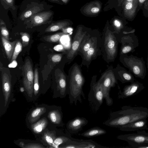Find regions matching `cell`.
<instances>
[{
    "label": "cell",
    "instance_id": "obj_18",
    "mask_svg": "<svg viewBox=\"0 0 148 148\" xmlns=\"http://www.w3.org/2000/svg\"><path fill=\"white\" fill-rule=\"evenodd\" d=\"M47 117L50 123L55 126L63 127L64 125L62 121L63 113L60 106L56 107L54 109L49 111L47 113Z\"/></svg>",
    "mask_w": 148,
    "mask_h": 148
},
{
    "label": "cell",
    "instance_id": "obj_32",
    "mask_svg": "<svg viewBox=\"0 0 148 148\" xmlns=\"http://www.w3.org/2000/svg\"><path fill=\"white\" fill-rule=\"evenodd\" d=\"M18 145L20 147L22 148H45L42 145L36 143H30L27 144L23 141H20L19 142Z\"/></svg>",
    "mask_w": 148,
    "mask_h": 148
},
{
    "label": "cell",
    "instance_id": "obj_7",
    "mask_svg": "<svg viewBox=\"0 0 148 148\" xmlns=\"http://www.w3.org/2000/svg\"><path fill=\"white\" fill-rule=\"evenodd\" d=\"M113 69V68H110L106 70L98 81L102 85L104 99L107 105L108 106H111L113 103V100L110 96V89L117 83V80L115 75Z\"/></svg>",
    "mask_w": 148,
    "mask_h": 148
},
{
    "label": "cell",
    "instance_id": "obj_30",
    "mask_svg": "<svg viewBox=\"0 0 148 148\" xmlns=\"http://www.w3.org/2000/svg\"><path fill=\"white\" fill-rule=\"evenodd\" d=\"M41 10L39 7H34L23 12L20 16V18L21 20H24L25 19L36 14Z\"/></svg>",
    "mask_w": 148,
    "mask_h": 148
},
{
    "label": "cell",
    "instance_id": "obj_1",
    "mask_svg": "<svg viewBox=\"0 0 148 148\" xmlns=\"http://www.w3.org/2000/svg\"><path fill=\"white\" fill-rule=\"evenodd\" d=\"M148 117V108L143 107L125 106L118 111L111 112L109 119L103 124L107 126L120 128L122 126Z\"/></svg>",
    "mask_w": 148,
    "mask_h": 148
},
{
    "label": "cell",
    "instance_id": "obj_39",
    "mask_svg": "<svg viewBox=\"0 0 148 148\" xmlns=\"http://www.w3.org/2000/svg\"><path fill=\"white\" fill-rule=\"evenodd\" d=\"M7 4L9 5L11 8L14 7V0H3Z\"/></svg>",
    "mask_w": 148,
    "mask_h": 148
},
{
    "label": "cell",
    "instance_id": "obj_11",
    "mask_svg": "<svg viewBox=\"0 0 148 148\" xmlns=\"http://www.w3.org/2000/svg\"><path fill=\"white\" fill-rule=\"evenodd\" d=\"M87 32L83 31V28L79 27L73 39L71 47L66 53V58L69 62L72 61L78 52L81 43Z\"/></svg>",
    "mask_w": 148,
    "mask_h": 148
},
{
    "label": "cell",
    "instance_id": "obj_43",
    "mask_svg": "<svg viewBox=\"0 0 148 148\" xmlns=\"http://www.w3.org/2000/svg\"><path fill=\"white\" fill-rule=\"evenodd\" d=\"M146 0H138L139 2L140 3H143Z\"/></svg>",
    "mask_w": 148,
    "mask_h": 148
},
{
    "label": "cell",
    "instance_id": "obj_31",
    "mask_svg": "<svg viewBox=\"0 0 148 148\" xmlns=\"http://www.w3.org/2000/svg\"><path fill=\"white\" fill-rule=\"evenodd\" d=\"M66 34V33L64 32H59L45 36L44 37V39L48 42H57L63 36Z\"/></svg>",
    "mask_w": 148,
    "mask_h": 148
},
{
    "label": "cell",
    "instance_id": "obj_4",
    "mask_svg": "<svg viewBox=\"0 0 148 148\" xmlns=\"http://www.w3.org/2000/svg\"><path fill=\"white\" fill-rule=\"evenodd\" d=\"M120 62L134 76L144 79L146 75L145 62L143 57L139 58L132 54L120 55Z\"/></svg>",
    "mask_w": 148,
    "mask_h": 148
},
{
    "label": "cell",
    "instance_id": "obj_38",
    "mask_svg": "<svg viewBox=\"0 0 148 148\" xmlns=\"http://www.w3.org/2000/svg\"><path fill=\"white\" fill-rule=\"evenodd\" d=\"M114 26L117 29L118 31H120L122 28L123 26L121 22L118 20H115L114 22Z\"/></svg>",
    "mask_w": 148,
    "mask_h": 148
},
{
    "label": "cell",
    "instance_id": "obj_29",
    "mask_svg": "<svg viewBox=\"0 0 148 148\" xmlns=\"http://www.w3.org/2000/svg\"><path fill=\"white\" fill-rule=\"evenodd\" d=\"M34 74V92L33 97L35 99L38 97L39 94L40 85L39 81V75L38 69H35Z\"/></svg>",
    "mask_w": 148,
    "mask_h": 148
},
{
    "label": "cell",
    "instance_id": "obj_33",
    "mask_svg": "<svg viewBox=\"0 0 148 148\" xmlns=\"http://www.w3.org/2000/svg\"><path fill=\"white\" fill-rule=\"evenodd\" d=\"M22 45L21 42L17 41L15 46L14 51L11 59V61L15 60L19 53L21 52L22 48Z\"/></svg>",
    "mask_w": 148,
    "mask_h": 148
},
{
    "label": "cell",
    "instance_id": "obj_13",
    "mask_svg": "<svg viewBox=\"0 0 148 148\" xmlns=\"http://www.w3.org/2000/svg\"><path fill=\"white\" fill-rule=\"evenodd\" d=\"M102 38L100 37L83 56L82 65L86 66L88 68L91 62L98 56L102 54Z\"/></svg>",
    "mask_w": 148,
    "mask_h": 148
},
{
    "label": "cell",
    "instance_id": "obj_44",
    "mask_svg": "<svg viewBox=\"0 0 148 148\" xmlns=\"http://www.w3.org/2000/svg\"><path fill=\"white\" fill-rule=\"evenodd\" d=\"M147 69L148 71V49L147 51Z\"/></svg>",
    "mask_w": 148,
    "mask_h": 148
},
{
    "label": "cell",
    "instance_id": "obj_17",
    "mask_svg": "<svg viewBox=\"0 0 148 148\" xmlns=\"http://www.w3.org/2000/svg\"><path fill=\"white\" fill-rule=\"evenodd\" d=\"M114 73L117 80L122 83H132L136 80L133 74L129 71L118 64L113 69Z\"/></svg>",
    "mask_w": 148,
    "mask_h": 148
},
{
    "label": "cell",
    "instance_id": "obj_19",
    "mask_svg": "<svg viewBox=\"0 0 148 148\" xmlns=\"http://www.w3.org/2000/svg\"><path fill=\"white\" fill-rule=\"evenodd\" d=\"M122 131L131 132L147 130L146 119H143L136 121L124 125L119 128Z\"/></svg>",
    "mask_w": 148,
    "mask_h": 148
},
{
    "label": "cell",
    "instance_id": "obj_14",
    "mask_svg": "<svg viewBox=\"0 0 148 148\" xmlns=\"http://www.w3.org/2000/svg\"><path fill=\"white\" fill-rule=\"evenodd\" d=\"M145 88L143 84L136 80L130 84L126 85L122 90H120L118 97L124 99L136 95Z\"/></svg>",
    "mask_w": 148,
    "mask_h": 148
},
{
    "label": "cell",
    "instance_id": "obj_45",
    "mask_svg": "<svg viewBox=\"0 0 148 148\" xmlns=\"http://www.w3.org/2000/svg\"><path fill=\"white\" fill-rule=\"evenodd\" d=\"M64 3H66L68 0H61Z\"/></svg>",
    "mask_w": 148,
    "mask_h": 148
},
{
    "label": "cell",
    "instance_id": "obj_10",
    "mask_svg": "<svg viewBox=\"0 0 148 148\" xmlns=\"http://www.w3.org/2000/svg\"><path fill=\"white\" fill-rule=\"evenodd\" d=\"M117 138L127 142L132 147L141 144H148V132L145 130L138 131L136 133L119 135Z\"/></svg>",
    "mask_w": 148,
    "mask_h": 148
},
{
    "label": "cell",
    "instance_id": "obj_42",
    "mask_svg": "<svg viewBox=\"0 0 148 148\" xmlns=\"http://www.w3.org/2000/svg\"><path fill=\"white\" fill-rule=\"evenodd\" d=\"M25 88L23 87H21L20 88V90L21 92H23L25 90Z\"/></svg>",
    "mask_w": 148,
    "mask_h": 148
},
{
    "label": "cell",
    "instance_id": "obj_36",
    "mask_svg": "<svg viewBox=\"0 0 148 148\" xmlns=\"http://www.w3.org/2000/svg\"><path fill=\"white\" fill-rule=\"evenodd\" d=\"M62 57V55L61 54H55L51 56V59L54 63H58L61 61Z\"/></svg>",
    "mask_w": 148,
    "mask_h": 148
},
{
    "label": "cell",
    "instance_id": "obj_9",
    "mask_svg": "<svg viewBox=\"0 0 148 148\" xmlns=\"http://www.w3.org/2000/svg\"><path fill=\"white\" fill-rule=\"evenodd\" d=\"M23 83L28 97L33 98L34 92V74L30 61L27 59L22 68Z\"/></svg>",
    "mask_w": 148,
    "mask_h": 148
},
{
    "label": "cell",
    "instance_id": "obj_23",
    "mask_svg": "<svg viewBox=\"0 0 148 148\" xmlns=\"http://www.w3.org/2000/svg\"><path fill=\"white\" fill-rule=\"evenodd\" d=\"M48 124L49 122L47 118L44 117L30 125V128L34 134L42 135L47 129Z\"/></svg>",
    "mask_w": 148,
    "mask_h": 148
},
{
    "label": "cell",
    "instance_id": "obj_8",
    "mask_svg": "<svg viewBox=\"0 0 148 148\" xmlns=\"http://www.w3.org/2000/svg\"><path fill=\"white\" fill-rule=\"evenodd\" d=\"M135 30L130 31H123L125 35L121 37H117L119 42L121 44L120 55L133 53L139 45L137 37L134 34Z\"/></svg>",
    "mask_w": 148,
    "mask_h": 148
},
{
    "label": "cell",
    "instance_id": "obj_6",
    "mask_svg": "<svg viewBox=\"0 0 148 148\" xmlns=\"http://www.w3.org/2000/svg\"><path fill=\"white\" fill-rule=\"evenodd\" d=\"M2 94L0 95V116L5 112L12 98L11 80L8 74L2 73Z\"/></svg>",
    "mask_w": 148,
    "mask_h": 148
},
{
    "label": "cell",
    "instance_id": "obj_22",
    "mask_svg": "<svg viewBox=\"0 0 148 148\" xmlns=\"http://www.w3.org/2000/svg\"><path fill=\"white\" fill-rule=\"evenodd\" d=\"M51 11H45L36 14L30 18L31 24L33 26H39L46 23L52 16Z\"/></svg>",
    "mask_w": 148,
    "mask_h": 148
},
{
    "label": "cell",
    "instance_id": "obj_28",
    "mask_svg": "<svg viewBox=\"0 0 148 148\" xmlns=\"http://www.w3.org/2000/svg\"><path fill=\"white\" fill-rule=\"evenodd\" d=\"M69 25L66 21H60L51 24L45 30L46 32H53L62 29L68 26Z\"/></svg>",
    "mask_w": 148,
    "mask_h": 148
},
{
    "label": "cell",
    "instance_id": "obj_26",
    "mask_svg": "<svg viewBox=\"0 0 148 148\" xmlns=\"http://www.w3.org/2000/svg\"><path fill=\"white\" fill-rule=\"evenodd\" d=\"M106 132V131L104 129L99 127H95L88 130L82 133L79 134L78 135L90 138L105 134Z\"/></svg>",
    "mask_w": 148,
    "mask_h": 148
},
{
    "label": "cell",
    "instance_id": "obj_27",
    "mask_svg": "<svg viewBox=\"0 0 148 148\" xmlns=\"http://www.w3.org/2000/svg\"><path fill=\"white\" fill-rule=\"evenodd\" d=\"M80 140L72 138L70 134H65L64 135L57 136L54 141L55 148H58L59 146L64 144L68 142L71 141H79Z\"/></svg>",
    "mask_w": 148,
    "mask_h": 148
},
{
    "label": "cell",
    "instance_id": "obj_12",
    "mask_svg": "<svg viewBox=\"0 0 148 148\" xmlns=\"http://www.w3.org/2000/svg\"><path fill=\"white\" fill-rule=\"evenodd\" d=\"M56 71V89L53 97L64 98L67 94L68 79H66V75L61 70L58 69Z\"/></svg>",
    "mask_w": 148,
    "mask_h": 148
},
{
    "label": "cell",
    "instance_id": "obj_40",
    "mask_svg": "<svg viewBox=\"0 0 148 148\" xmlns=\"http://www.w3.org/2000/svg\"><path fill=\"white\" fill-rule=\"evenodd\" d=\"M134 148H148V144H141L136 146Z\"/></svg>",
    "mask_w": 148,
    "mask_h": 148
},
{
    "label": "cell",
    "instance_id": "obj_34",
    "mask_svg": "<svg viewBox=\"0 0 148 148\" xmlns=\"http://www.w3.org/2000/svg\"><path fill=\"white\" fill-rule=\"evenodd\" d=\"M0 29L1 36L6 39L9 40V32L6 27L5 23L1 19L0 20Z\"/></svg>",
    "mask_w": 148,
    "mask_h": 148
},
{
    "label": "cell",
    "instance_id": "obj_16",
    "mask_svg": "<svg viewBox=\"0 0 148 148\" xmlns=\"http://www.w3.org/2000/svg\"><path fill=\"white\" fill-rule=\"evenodd\" d=\"M88 121L85 118L77 117L68 121L66 127L68 132L71 134H77L81 131L84 126L88 123Z\"/></svg>",
    "mask_w": 148,
    "mask_h": 148
},
{
    "label": "cell",
    "instance_id": "obj_37",
    "mask_svg": "<svg viewBox=\"0 0 148 148\" xmlns=\"http://www.w3.org/2000/svg\"><path fill=\"white\" fill-rule=\"evenodd\" d=\"M134 0H133L130 1H126V3L125 5V10L130 11L133 9L134 6L133 2Z\"/></svg>",
    "mask_w": 148,
    "mask_h": 148
},
{
    "label": "cell",
    "instance_id": "obj_15",
    "mask_svg": "<svg viewBox=\"0 0 148 148\" xmlns=\"http://www.w3.org/2000/svg\"><path fill=\"white\" fill-rule=\"evenodd\" d=\"M106 147L99 145L91 140H80L79 141L71 140L62 145L59 148H94Z\"/></svg>",
    "mask_w": 148,
    "mask_h": 148
},
{
    "label": "cell",
    "instance_id": "obj_3",
    "mask_svg": "<svg viewBox=\"0 0 148 148\" xmlns=\"http://www.w3.org/2000/svg\"><path fill=\"white\" fill-rule=\"evenodd\" d=\"M102 54L107 63L114 62L118 53V39L113 32L107 28L103 34Z\"/></svg>",
    "mask_w": 148,
    "mask_h": 148
},
{
    "label": "cell",
    "instance_id": "obj_2",
    "mask_svg": "<svg viewBox=\"0 0 148 148\" xmlns=\"http://www.w3.org/2000/svg\"><path fill=\"white\" fill-rule=\"evenodd\" d=\"M68 82V92L71 104L74 103L76 106L79 101L82 103V96L86 99L83 90L85 79L82 73L80 66L74 63L70 69Z\"/></svg>",
    "mask_w": 148,
    "mask_h": 148
},
{
    "label": "cell",
    "instance_id": "obj_46",
    "mask_svg": "<svg viewBox=\"0 0 148 148\" xmlns=\"http://www.w3.org/2000/svg\"><path fill=\"white\" fill-rule=\"evenodd\" d=\"M52 1H58V0H51Z\"/></svg>",
    "mask_w": 148,
    "mask_h": 148
},
{
    "label": "cell",
    "instance_id": "obj_25",
    "mask_svg": "<svg viewBox=\"0 0 148 148\" xmlns=\"http://www.w3.org/2000/svg\"><path fill=\"white\" fill-rule=\"evenodd\" d=\"M2 43L6 55L9 60L11 59L17 41L10 42L1 36Z\"/></svg>",
    "mask_w": 148,
    "mask_h": 148
},
{
    "label": "cell",
    "instance_id": "obj_24",
    "mask_svg": "<svg viewBox=\"0 0 148 148\" xmlns=\"http://www.w3.org/2000/svg\"><path fill=\"white\" fill-rule=\"evenodd\" d=\"M57 136L56 132L50 131L47 128L42 135L41 142L49 148H55L54 141Z\"/></svg>",
    "mask_w": 148,
    "mask_h": 148
},
{
    "label": "cell",
    "instance_id": "obj_20",
    "mask_svg": "<svg viewBox=\"0 0 148 148\" xmlns=\"http://www.w3.org/2000/svg\"><path fill=\"white\" fill-rule=\"evenodd\" d=\"M100 37L98 35L87 33L81 43L78 52H80L83 56Z\"/></svg>",
    "mask_w": 148,
    "mask_h": 148
},
{
    "label": "cell",
    "instance_id": "obj_5",
    "mask_svg": "<svg viewBox=\"0 0 148 148\" xmlns=\"http://www.w3.org/2000/svg\"><path fill=\"white\" fill-rule=\"evenodd\" d=\"M97 76H93L90 84V89L88 96V100L92 110L97 111L102 104L104 96L101 84L96 82Z\"/></svg>",
    "mask_w": 148,
    "mask_h": 148
},
{
    "label": "cell",
    "instance_id": "obj_35",
    "mask_svg": "<svg viewBox=\"0 0 148 148\" xmlns=\"http://www.w3.org/2000/svg\"><path fill=\"white\" fill-rule=\"evenodd\" d=\"M22 40V45L23 47L27 46L29 43L30 36L26 32H21L20 33Z\"/></svg>",
    "mask_w": 148,
    "mask_h": 148
},
{
    "label": "cell",
    "instance_id": "obj_21",
    "mask_svg": "<svg viewBox=\"0 0 148 148\" xmlns=\"http://www.w3.org/2000/svg\"><path fill=\"white\" fill-rule=\"evenodd\" d=\"M49 109L45 106H37L33 109L27 117V121L29 125L36 122L40 117L45 114Z\"/></svg>",
    "mask_w": 148,
    "mask_h": 148
},
{
    "label": "cell",
    "instance_id": "obj_41",
    "mask_svg": "<svg viewBox=\"0 0 148 148\" xmlns=\"http://www.w3.org/2000/svg\"><path fill=\"white\" fill-rule=\"evenodd\" d=\"M99 11V8H98L96 7H93L91 9V12L92 13L94 14H96Z\"/></svg>",
    "mask_w": 148,
    "mask_h": 148
}]
</instances>
